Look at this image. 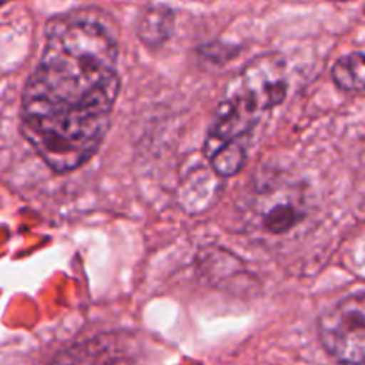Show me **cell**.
Listing matches in <instances>:
<instances>
[{"mask_svg": "<svg viewBox=\"0 0 365 365\" xmlns=\"http://www.w3.org/2000/svg\"><path fill=\"white\" fill-rule=\"evenodd\" d=\"M331 78L342 91H365V52L341 57L331 68Z\"/></svg>", "mask_w": 365, "mask_h": 365, "instance_id": "52a82bcc", "label": "cell"}, {"mask_svg": "<svg viewBox=\"0 0 365 365\" xmlns=\"http://www.w3.org/2000/svg\"><path fill=\"white\" fill-rule=\"evenodd\" d=\"M319 341L344 365H365V291L355 292L327 310L317 323Z\"/></svg>", "mask_w": 365, "mask_h": 365, "instance_id": "7a4b0ae2", "label": "cell"}, {"mask_svg": "<svg viewBox=\"0 0 365 365\" xmlns=\"http://www.w3.org/2000/svg\"><path fill=\"white\" fill-rule=\"evenodd\" d=\"M118 53L116 34L100 14L75 11L46 25L21 93L20 130L56 173L77 170L102 146L121 89Z\"/></svg>", "mask_w": 365, "mask_h": 365, "instance_id": "6da1fadb", "label": "cell"}, {"mask_svg": "<svg viewBox=\"0 0 365 365\" xmlns=\"http://www.w3.org/2000/svg\"><path fill=\"white\" fill-rule=\"evenodd\" d=\"M175 13L164 6H150L138 20V38L150 48L163 46L173 34Z\"/></svg>", "mask_w": 365, "mask_h": 365, "instance_id": "8992f818", "label": "cell"}, {"mask_svg": "<svg viewBox=\"0 0 365 365\" xmlns=\"http://www.w3.org/2000/svg\"><path fill=\"white\" fill-rule=\"evenodd\" d=\"M252 207L259 228L271 235H282L305 217V191L291 178L269 177L255 184Z\"/></svg>", "mask_w": 365, "mask_h": 365, "instance_id": "3957f363", "label": "cell"}, {"mask_svg": "<svg viewBox=\"0 0 365 365\" xmlns=\"http://www.w3.org/2000/svg\"><path fill=\"white\" fill-rule=\"evenodd\" d=\"M228 89L248 100L260 114L273 110L284 103L289 91L284 59L271 53L255 57L230 82Z\"/></svg>", "mask_w": 365, "mask_h": 365, "instance_id": "277c9868", "label": "cell"}, {"mask_svg": "<svg viewBox=\"0 0 365 365\" xmlns=\"http://www.w3.org/2000/svg\"><path fill=\"white\" fill-rule=\"evenodd\" d=\"M127 353L116 341L93 339L70 348L57 356L52 365H125Z\"/></svg>", "mask_w": 365, "mask_h": 365, "instance_id": "5b68a950", "label": "cell"}]
</instances>
